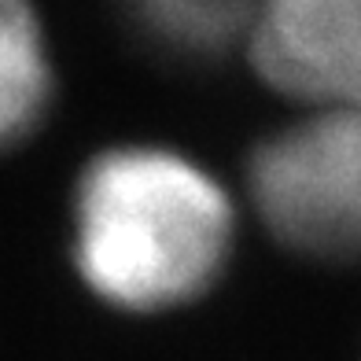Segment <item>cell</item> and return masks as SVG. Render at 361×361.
I'll list each match as a JSON object with an SVG mask.
<instances>
[{"mask_svg": "<svg viewBox=\"0 0 361 361\" xmlns=\"http://www.w3.org/2000/svg\"><path fill=\"white\" fill-rule=\"evenodd\" d=\"M236 214L225 188L166 144H111L71 195V258L96 299L126 314L185 306L218 284Z\"/></svg>", "mask_w": 361, "mask_h": 361, "instance_id": "cell-1", "label": "cell"}, {"mask_svg": "<svg viewBox=\"0 0 361 361\" xmlns=\"http://www.w3.org/2000/svg\"><path fill=\"white\" fill-rule=\"evenodd\" d=\"M262 225L314 262H361V111H314L251 147Z\"/></svg>", "mask_w": 361, "mask_h": 361, "instance_id": "cell-2", "label": "cell"}, {"mask_svg": "<svg viewBox=\"0 0 361 361\" xmlns=\"http://www.w3.org/2000/svg\"><path fill=\"white\" fill-rule=\"evenodd\" d=\"M247 48L276 92L361 111V0H258Z\"/></svg>", "mask_w": 361, "mask_h": 361, "instance_id": "cell-3", "label": "cell"}, {"mask_svg": "<svg viewBox=\"0 0 361 361\" xmlns=\"http://www.w3.org/2000/svg\"><path fill=\"white\" fill-rule=\"evenodd\" d=\"M133 37L170 63L203 67L251 34L258 0H122Z\"/></svg>", "mask_w": 361, "mask_h": 361, "instance_id": "cell-4", "label": "cell"}, {"mask_svg": "<svg viewBox=\"0 0 361 361\" xmlns=\"http://www.w3.org/2000/svg\"><path fill=\"white\" fill-rule=\"evenodd\" d=\"M52 92V52L34 0H0V147L34 133Z\"/></svg>", "mask_w": 361, "mask_h": 361, "instance_id": "cell-5", "label": "cell"}]
</instances>
